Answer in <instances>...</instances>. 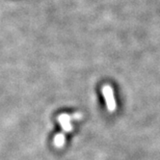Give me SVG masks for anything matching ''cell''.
Segmentation results:
<instances>
[{"label": "cell", "instance_id": "1", "mask_svg": "<svg viewBox=\"0 0 160 160\" xmlns=\"http://www.w3.org/2000/svg\"><path fill=\"white\" fill-rule=\"evenodd\" d=\"M102 95L104 97L107 109L109 112H114L117 109V103L115 100V97H114V91L111 86L109 85H104L102 87Z\"/></svg>", "mask_w": 160, "mask_h": 160}, {"label": "cell", "instance_id": "2", "mask_svg": "<svg viewBox=\"0 0 160 160\" xmlns=\"http://www.w3.org/2000/svg\"><path fill=\"white\" fill-rule=\"evenodd\" d=\"M72 120V116L68 115V114H62V115L58 117V122L62 128L64 129V131L71 132L72 130V124L71 122Z\"/></svg>", "mask_w": 160, "mask_h": 160}, {"label": "cell", "instance_id": "3", "mask_svg": "<svg viewBox=\"0 0 160 160\" xmlns=\"http://www.w3.org/2000/svg\"><path fill=\"white\" fill-rule=\"evenodd\" d=\"M65 135L63 133H59L55 136L54 138V144L57 148H62L65 144Z\"/></svg>", "mask_w": 160, "mask_h": 160}]
</instances>
